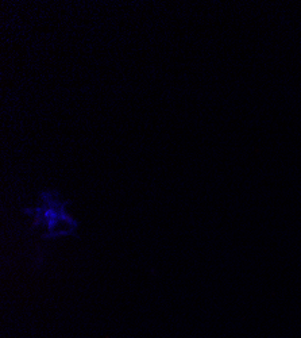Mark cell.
Segmentation results:
<instances>
[{
	"label": "cell",
	"instance_id": "6da1fadb",
	"mask_svg": "<svg viewBox=\"0 0 301 338\" xmlns=\"http://www.w3.org/2000/svg\"><path fill=\"white\" fill-rule=\"evenodd\" d=\"M75 228V224L72 223L68 218L57 217L56 219L50 223V234H62V233H69L72 229Z\"/></svg>",
	"mask_w": 301,
	"mask_h": 338
}]
</instances>
